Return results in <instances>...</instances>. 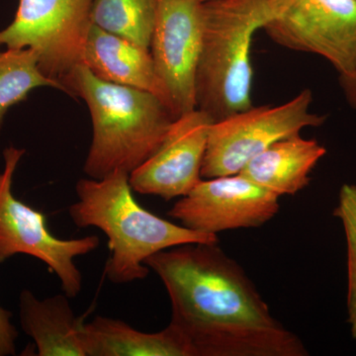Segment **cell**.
Here are the masks:
<instances>
[{
	"label": "cell",
	"mask_w": 356,
	"mask_h": 356,
	"mask_svg": "<svg viewBox=\"0 0 356 356\" xmlns=\"http://www.w3.org/2000/svg\"><path fill=\"white\" fill-rule=\"evenodd\" d=\"M170 296V324L193 356H307L305 344L271 315L254 282L218 243H186L149 257Z\"/></svg>",
	"instance_id": "obj_1"
},
{
	"label": "cell",
	"mask_w": 356,
	"mask_h": 356,
	"mask_svg": "<svg viewBox=\"0 0 356 356\" xmlns=\"http://www.w3.org/2000/svg\"><path fill=\"white\" fill-rule=\"evenodd\" d=\"M77 200L70 206L79 228L99 229L108 238L110 255L104 274L113 284L146 280L149 257L186 243H218L217 235L200 233L156 216L138 203L130 173L116 170L100 179L81 178Z\"/></svg>",
	"instance_id": "obj_2"
},
{
	"label": "cell",
	"mask_w": 356,
	"mask_h": 356,
	"mask_svg": "<svg viewBox=\"0 0 356 356\" xmlns=\"http://www.w3.org/2000/svg\"><path fill=\"white\" fill-rule=\"evenodd\" d=\"M63 84L65 93L81 97L90 112L92 140L83 172L95 179L139 168L177 119L158 96L103 81L84 65L74 67Z\"/></svg>",
	"instance_id": "obj_3"
},
{
	"label": "cell",
	"mask_w": 356,
	"mask_h": 356,
	"mask_svg": "<svg viewBox=\"0 0 356 356\" xmlns=\"http://www.w3.org/2000/svg\"><path fill=\"white\" fill-rule=\"evenodd\" d=\"M267 0L203 2V38L195 79L196 109L222 120L252 106L250 49L270 20Z\"/></svg>",
	"instance_id": "obj_4"
},
{
	"label": "cell",
	"mask_w": 356,
	"mask_h": 356,
	"mask_svg": "<svg viewBox=\"0 0 356 356\" xmlns=\"http://www.w3.org/2000/svg\"><path fill=\"white\" fill-rule=\"evenodd\" d=\"M25 149L10 146L3 151L4 168L0 172V264L14 255L26 254L39 259L60 280L69 298H76L83 289V274L76 257L97 250V236L63 240L51 234L48 219L14 196V173Z\"/></svg>",
	"instance_id": "obj_5"
},
{
	"label": "cell",
	"mask_w": 356,
	"mask_h": 356,
	"mask_svg": "<svg viewBox=\"0 0 356 356\" xmlns=\"http://www.w3.org/2000/svg\"><path fill=\"white\" fill-rule=\"evenodd\" d=\"M313 95L304 89L281 105L254 107L213 122L208 135L201 177L214 178L238 175L255 156L277 140L320 127L325 115L310 111Z\"/></svg>",
	"instance_id": "obj_6"
},
{
	"label": "cell",
	"mask_w": 356,
	"mask_h": 356,
	"mask_svg": "<svg viewBox=\"0 0 356 356\" xmlns=\"http://www.w3.org/2000/svg\"><path fill=\"white\" fill-rule=\"evenodd\" d=\"M92 2L19 0L13 22L0 31V49H31L44 76L64 86L65 77L83 64Z\"/></svg>",
	"instance_id": "obj_7"
},
{
	"label": "cell",
	"mask_w": 356,
	"mask_h": 356,
	"mask_svg": "<svg viewBox=\"0 0 356 356\" xmlns=\"http://www.w3.org/2000/svg\"><path fill=\"white\" fill-rule=\"evenodd\" d=\"M274 43L315 54L339 74L356 70V0H267Z\"/></svg>",
	"instance_id": "obj_8"
},
{
	"label": "cell",
	"mask_w": 356,
	"mask_h": 356,
	"mask_svg": "<svg viewBox=\"0 0 356 356\" xmlns=\"http://www.w3.org/2000/svg\"><path fill=\"white\" fill-rule=\"evenodd\" d=\"M280 198L241 173L202 178L168 215L186 228L218 235L264 226L280 212Z\"/></svg>",
	"instance_id": "obj_9"
},
{
	"label": "cell",
	"mask_w": 356,
	"mask_h": 356,
	"mask_svg": "<svg viewBox=\"0 0 356 356\" xmlns=\"http://www.w3.org/2000/svg\"><path fill=\"white\" fill-rule=\"evenodd\" d=\"M202 38L201 0H156L149 51L177 118L196 109L195 79Z\"/></svg>",
	"instance_id": "obj_10"
},
{
	"label": "cell",
	"mask_w": 356,
	"mask_h": 356,
	"mask_svg": "<svg viewBox=\"0 0 356 356\" xmlns=\"http://www.w3.org/2000/svg\"><path fill=\"white\" fill-rule=\"evenodd\" d=\"M212 123L209 115L199 109L175 119L158 149L130 173L134 192L165 201L186 195L202 179Z\"/></svg>",
	"instance_id": "obj_11"
},
{
	"label": "cell",
	"mask_w": 356,
	"mask_h": 356,
	"mask_svg": "<svg viewBox=\"0 0 356 356\" xmlns=\"http://www.w3.org/2000/svg\"><path fill=\"white\" fill-rule=\"evenodd\" d=\"M81 65L103 81L153 93L172 110L170 95L156 72L149 49L91 24Z\"/></svg>",
	"instance_id": "obj_12"
},
{
	"label": "cell",
	"mask_w": 356,
	"mask_h": 356,
	"mask_svg": "<svg viewBox=\"0 0 356 356\" xmlns=\"http://www.w3.org/2000/svg\"><path fill=\"white\" fill-rule=\"evenodd\" d=\"M70 299L65 293L38 299L30 290L21 291L20 324L34 341L37 355L86 356L84 323L76 317Z\"/></svg>",
	"instance_id": "obj_13"
},
{
	"label": "cell",
	"mask_w": 356,
	"mask_h": 356,
	"mask_svg": "<svg viewBox=\"0 0 356 356\" xmlns=\"http://www.w3.org/2000/svg\"><path fill=\"white\" fill-rule=\"evenodd\" d=\"M327 149L300 134L273 143L252 159L241 175L278 196L295 195L310 184V175Z\"/></svg>",
	"instance_id": "obj_14"
},
{
	"label": "cell",
	"mask_w": 356,
	"mask_h": 356,
	"mask_svg": "<svg viewBox=\"0 0 356 356\" xmlns=\"http://www.w3.org/2000/svg\"><path fill=\"white\" fill-rule=\"evenodd\" d=\"M83 337L86 356H193L181 332L170 324L145 332L118 318L96 316L84 323Z\"/></svg>",
	"instance_id": "obj_15"
},
{
	"label": "cell",
	"mask_w": 356,
	"mask_h": 356,
	"mask_svg": "<svg viewBox=\"0 0 356 356\" xmlns=\"http://www.w3.org/2000/svg\"><path fill=\"white\" fill-rule=\"evenodd\" d=\"M156 0H93L92 24L104 31L149 49Z\"/></svg>",
	"instance_id": "obj_16"
},
{
	"label": "cell",
	"mask_w": 356,
	"mask_h": 356,
	"mask_svg": "<svg viewBox=\"0 0 356 356\" xmlns=\"http://www.w3.org/2000/svg\"><path fill=\"white\" fill-rule=\"evenodd\" d=\"M42 86L65 92L62 84L44 76L38 57L31 49L0 50V130L8 110L24 102L31 91Z\"/></svg>",
	"instance_id": "obj_17"
},
{
	"label": "cell",
	"mask_w": 356,
	"mask_h": 356,
	"mask_svg": "<svg viewBox=\"0 0 356 356\" xmlns=\"http://www.w3.org/2000/svg\"><path fill=\"white\" fill-rule=\"evenodd\" d=\"M334 216L343 225L348 259V324L356 339V185L343 184L334 209Z\"/></svg>",
	"instance_id": "obj_18"
},
{
	"label": "cell",
	"mask_w": 356,
	"mask_h": 356,
	"mask_svg": "<svg viewBox=\"0 0 356 356\" xmlns=\"http://www.w3.org/2000/svg\"><path fill=\"white\" fill-rule=\"evenodd\" d=\"M11 313L0 306V356L16 355L18 331L11 322Z\"/></svg>",
	"instance_id": "obj_19"
},
{
	"label": "cell",
	"mask_w": 356,
	"mask_h": 356,
	"mask_svg": "<svg viewBox=\"0 0 356 356\" xmlns=\"http://www.w3.org/2000/svg\"><path fill=\"white\" fill-rule=\"evenodd\" d=\"M339 81L346 102L356 109V70L350 74H339Z\"/></svg>",
	"instance_id": "obj_20"
},
{
	"label": "cell",
	"mask_w": 356,
	"mask_h": 356,
	"mask_svg": "<svg viewBox=\"0 0 356 356\" xmlns=\"http://www.w3.org/2000/svg\"><path fill=\"white\" fill-rule=\"evenodd\" d=\"M202 2L213 1V0H201Z\"/></svg>",
	"instance_id": "obj_21"
}]
</instances>
